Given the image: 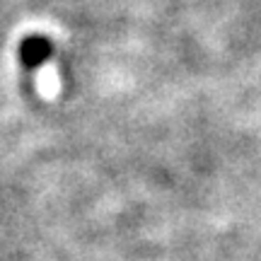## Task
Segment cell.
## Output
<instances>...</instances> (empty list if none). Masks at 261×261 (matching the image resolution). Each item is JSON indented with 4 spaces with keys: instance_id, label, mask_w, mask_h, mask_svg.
Segmentation results:
<instances>
[{
    "instance_id": "cell-1",
    "label": "cell",
    "mask_w": 261,
    "mask_h": 261,
    "mask_svg": "<svg viewBox=\"0 0 261 261\" xmlns=\"http://www.w3.org/2000/svg\"><path fill=\"white\" fill-rule=\"evenodd\" d=\"M51 56H54V44H51V39L41 37V34H32L19 44V61L29 70L46 63Z\"/></svg>"
}]
</instances>
